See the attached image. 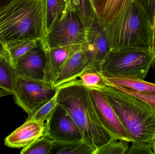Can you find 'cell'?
Here are the masks:
<instances>
[{
  "mask_svg": "<svg viewBox=\"0 0 155 154\" xmlns=\"http://www.w3.org/2000/svg\"><path fill=\"white\" fill-rule=\"evenodd\" d=\"M6 52L5 46L0 42V57L5 54Z\"/></svg>",
  "mask_w": 155,
  "mask_h": 154,
  "instance_id": "cell-31",
  "label": "cell"
},
{
  "mask_svg": "<svg viewBox=\"0 0 155 154\" xmlns=\"http://www.w3.org/2000/svg\"><path fill=\"white\" fill-rule=\"evenodd\" d=\"M69 11V0H46L47 33Z\"/></svg>",
  "mask_w": 155,
  "mask_h": 154,
  "instance_id": "cell-17",
  "label": "cell"
},
{
  "mask_svg": "<svg viewBox=\"0 0 155 154\" xmlns=\"http://www.w3.org/2000/svg\"><path fill=\"white\" fill-rule=\"evenodd\" d=\"M95 150L84 141L61 142L54 141L50 154H94Z\"/></svg>",
  "mask_w": 155,
  "mask_h": 154,
  "instance_id": "cell-19",
  "label": "cell"
},
{
  "mask_svg": "<svg viewBox=\"0 0 155 154\" xmlns=\"http://www.w3.org/2000/svg\"><path fill=\"white\" fill-rule=\"evenodd\" d=\"M89 90L94 107L105 128L115 140H124L131 142L116 113L102 90L97 88Z\"/></svg>",
  "mask_w": 155,
  "mask_h": 154,
  "instance_id": "cell-10",
  "label": "cell"
},
{
  "mask_svg": "<svg viewBox=\"0 0 155 154\" xmlns=\"http://www.w3.org/2000/svg\"><path fill=\"white\" fill-rule=\"evenodd\" d=\"M58 90L51 83L18 75L13 96L15 103L29 117L51 99Z\"/></svg>",
  "mask_w": 155,
  "mask_h": 154,
  "instance_id": "cell-6",
  "label": "cell"
},
{
  "mask_svg": "<svg viewBox=\"0 0 155 154\" xmlns=\"http://www.w3.org/2000/svg\"><path fill=\"white\" fill-rule=\"evenodd\" d=\"M12 0H0V8L8 4Z\"/></svg>",
  "mask_w": 155,
  "mask_h": 154,
  "instance_id": "cell-32",
  "label": "cell"
},
{
  "mask_svg": "<svg viewBox=\"0 0 155 154\" xmlns=\"http://www.w3.org/2000/svg\"><path fill=\"white\" fill-rule=\"evenodd\" d=\"M53 141L47 135L33 142L31 144L22 148L21 154H49L51 153Z\"/></svg>",
  "mask_w": 155,
  "mask_h": 154,
  "instance_id": "cell-22",
  "label": "cell"
},
{
  "mask_svg": "<svg viewBox=\"0 0 155 154\" xmlns=\"http://www.w3.org/2000/svg\"><path fill=\"white\" fill-rule=\"evenodd\" d=\"M129 143L124 140H113L97 148L94 154H125L129 149Z\"/></svg>",
  "mask_w": 155,
  "mask_h": 154,
  "instance_id": "cell-24",
  "label": "cell"
},
{
  "mask_svg": "<svg viewBox=\"0 0 155 154\" xmlns=\"http://www.w3.org/2000/svg\"><path fill=\"white\" fill-rule=\"evenodd\" d=\"M40 39L25 40L5 44V49L9 58L14 66L15 63L30 50Z\"/></svg>",
  "mask_w": 155,
  "mask_h": 154,
  "instance_id": "cell-21",
  "label": "cell"
},
{
  "mask_svg": "<svg viewBox=\"0 0 155 154\" xmlns=\"http://www.w3.org/2000/svg\"><path fill=\"white\" fill-rule=\"evenodd\" d=\"M86 68V59L84 42L77 51L66 61L55 79L54 86L58 88L65 83L77 79L85 72Z\"/></svg>",
  "mask_w": 155,
  "mask_h": 154,
  "instance_id": "cell-14",
  "label": "cell"
},
{
  "mask_svg": "<svg viewBox=\"0 0 155 154\" xmlns=\"http://www.w3.org/2000/svg\"><path fill=\"white\" fill-rule=\"evenodd\" d=\"M152 149H153V154H155V137L153 141V144H152Z\"/></svg>",
  "mask_w": 155,
  "mask_h": 154,
  "instance_id": "cell-33",
  "label": "cell"
},
{
  "mask_svg": "<svg viewBox=\"0 0 155 154\" xmlns=\"http://www.w3.org/2000/svg\"><path fill=\"white\" fill-rule=\"evenodd\" d=\"M97 17H99L107 0H90Z\"/></svg>",
  "mask_w": 155,
  "mask_h": 154,
  "instance_id": "cell-28",
  "label": "cell"
},
{
  "mask_svg": "<svg viewBox=\"0 0 155 154\" xmlns=\"http://www.w3.org/2000/svg\"><path fill=\"white\" fill-rule=\"evenodd\" d=\"M111 51L152 50L153 25L143 7L133 1L111 22L104 24Z\"/></svg>",
  "mask_w": 155,
  "mask_h": 154,
  "instance_id": "cell-4",
  "label": "cell"
},
{
  "mask_svg": "<svg viewBox=\"0 0 155 154\" xmlns=\"http://www.w3.org/2000/svg\"><path fill=\"white\" fill-rule=\"evenodd\" d=\"M45 125V134L53 141L61 142L84 141L82 133L71 117L58 104L46 120Z\"/></svg>",
  "mask_w": 155,
  "mask_h": 154,
  "instance_id": "cell-9",
  "label": "cell"
},
{
  "mask_svg": "<svg viewBox=\"0 0 155 154\" xmlns=\"http://www.w3.org/2000/svg\"><path fill=\"white\" fill-rule=\"evenodd\" d=\"M102 90L118 116L132 145L126 154H153L155 109L143 100L111 86Z\"/></svg>",
  "mask_w": 155,
  "mask_h": 154,
  "instance_id": "cell-1",
  "label": "cell"
},
{
  "mask_svg": "<svg viewBox=\"0 0 155 154\" xmlns=\"http://www.w3.org/2000/svg\"><path fill=\"white\" fill-rule=\"evenodd\" d=\"M153 36L152 50L155 55V10L153 24Z\"/></svg>",
  "mask_w": 155,
  "mask_h": 154,
  "instance_id": "cell-29",
  "label": "cell"
},
{
  "mask_svg": "<svg viewBox=\"0 0 155 154\" xmlns=\"http://www.w3.org/2000/svg\"><path fill=\"white\" fill-rule=\"evenodd\" d=\"M13 93L0 87V98L9 95H13Z\"/></svg>",
  "mask_w": 155,
  "mask_h": 154,
  "instance_id": "cell-30",
  "label": "cell"
},
{
  "mask_svg": "<svg viewBox=\"0 0 155 154\" xmlns=\"http://www.w3.org/2000/svg\"><path fill=\"white\" fill-rule=\"evenodd\" d=\"M133 1L134 0H107L98 17L101 23L105 24L111 22Z\"/></svg>",
  "mask_w": 155,
  "mask_h": 154,
  "instance_id": "cell-20",
  "label": "cell"
},
{
  "mask_svg": "<svg viewBox=\"0 0 155 154\" xmlns=\"http://www.w3.org/2000/svg\"><path fill=\"white\" fill-rule=\"evenodd\" d=\"M145 10L153 25L155 10V0H134Z\"/></svg>",
  "mask_w": 155,
  "mask_h": 154,
  "instance_id": "cell-27",
  "label": "cell"
},
{
  "mask_svg": "<svg viewBox=\"0 0 155 154\" xmlns=\"http://www.w3.org/2000/svg\"><path fill=\"white\" fill-rule=\"evenodd\" d=\"M57 103L69 113L82 133L84 142L95 152L115 140L98 118L89 89L82 86L79 79L58 87Z\"/></svg>",
  "mask_w": 155,
  "mask_h": 154,
  "instance_id": "cell-2",
  "label": "cell"
},
{
  "mask_svg": "<svg viewBox=\"0 0 155 154\" xmlns=\"http://www.w3.org/2000/svg\"><path fill=\"white\" fill-rule=\"evenodd\" d=\"M152 68H153V69L155 71V58L154 61L153 63V65H152Z\"/></svg>",
  "mask_w": 155,
  "mask_h": 154,
  "instance_id": "cell-34",
  "label": "cell"
},
{
  "mask_svg": "<svg viewBox=\"0 0 155 154\" xmlns=\"http://www.w3.org/2000/svg\"><path fill=\"white\" fill-rule=\"evenodd\" d=\"M80 45L81 44L65 45L46 50L47 61L44 80L53 85L66 61L77 51Z\"/></svg>",
  "mask_w": 155,
  "mask_h": 154,
  "instance_id": "cell-13",
  "label": "cell"
},
{
  "mask_svg": "<svg viewBox=\"0 0 155 154\" xmlns=\"http://www.w3.org/2000/svg\"><path fill=\"white\" fill-rule=\"evenodd\" d=\"M80 83L85 87L90 89H99L105 85L100 72L87 71L79 77Z\"/></svg>",
  "mask_w": 155,
  "mask_h": 154,
  "instance_id": "cell-25",
  "label": "cell"
},
{
  "mask_svg": "<svg viewBox=\"0 0 155 154\" xmlns=\"http://www.w3.org/2000/svg\"><path fill=\"white\" fill-rule=\"evenodd\" d=\"M17 75V71L6 51L5 54L0 57V87L14 94Z\"/></svg>",
  "mask_w": 155,
  "mask_h": 154,
  "instance_id": "cell-16",
  "label": "cell"
},
{
  "mask_svg": "<svg viewBox=\"0 0 155 154\" xmlns=\"http://www.w3.org/2000/svg\"><path fill=\"white\" fill-rule=\"evenodd\" d=\"M85 49V71L101 72L103 63L108 58L111 49L104 24L97 16L93 24L87 30L84 41Z\"/></svg>",
  "mask_w": 155,
  "mask_h": 154,
  "instance_id": "cell-8",
  "label": "cell"
},
{
  "mask_svg": "<svg viewBox=\"0 0 155 154\" xmlns=\"http://www.w3.org/2000/svg\"><path fill=\"white\" fill-rule=\"evenodd\" d=\"M155 58L154 53L149 50L112 51L102 65L101 73L104 76L144 80Z\"/></svg>",
  "mask_w": 155,
  "mask_h": 154,
  "instance_id": "cell-5",
  "label": "cell"
},
{
  "mask_svg": "<svg viewBox=\"0 0 155 154\" xmlns=\"http://www.w3.org/2000/svg\"><path fill=\"white\" fill-rule=\"evenodd\" d=\"M47 34L46 0H12L0 8V42L43 39Z\"/></svg>",
  "mask_w": 155,
  "mask_h": 154,
  "instance_id": "cell-3",
  "label": "cell"
},
{
  "mask_svg": "<svg viewBox=\"0 0 155 154\" xmlns=\"http://www.w3.org/2000/svg\"><path fill=\"white\" fill-rule=\"evenodd\" d=\"M69 9L76 13L87 29L91 27L97 16L90 0H69Z\"/></svg>",
  "mask_w": 155,
  "mask_h": 154,
  "instance_id": "cell-18",
  "label": "cell"
},
{
  "mask_svg": "<svg viewBox=\"0 0 155 154\" xmlns=\"http://www.w3.org/2000/svg\"><path fill=\"white\" fill-rule=\"evenodd\" d=\"M47 56L42 39L21 57L14 64L18 75L36 80H44Z\"/></svg>",
  "mask_w": 155,
  "mask_h": 154,
  "instance_id": "cell-11",
  "label": "cell"
},
{
  "mask_svg": "<svg viewBox=\"0 0 155 154\" xmlns=\"http://www.w3.org/2000/svg\"><path fill=\"white\" fill-rule=\"evenodd\" d=\"M87 30L76 13L70 10L61 20L53 25L42 39L45 49L81 44L85 39Z\"/></svg>",
  "mask_w": 155,
  "mask_h": 154,
  "instance_id": "cell-7",
  "label": "cell"
},
{
  "mask_svg": "<svg viewBox=\"0 0 155 154\" xmlns=\"http://www.w3.org/2000/svg\"><path fill=\"white\" fill-rule=\"evenodd\" d=\"M121 91L130 94L149 104L155 109V93H145L121 86L113 87Z\"/></svg>",
  "mask_w": 155,
  "mask_h": 154,
  "instance_id": "cell-26",
  "label": "cell"
},
{
  "mask_svg": "<svg viewBox=\"0 0 155 154\" xmlns=\"http://www.w3.org/2000/svg\"><path fill=\"white\" fill-rule=\"evenodd\" d=\"M58 90L56 94L51 99L43 105L32 115L28 117L27 119L45 123L58 104Z\"/></svg>",
  "mask_w": 155,
  "mask_h": 154,
  "instance_id": "cell-23",
  "label": "cell"
},
{
  "mask_svg": "<svg viewBox=\"0 0 155 154\" xmlns=\"http://www.w3.org/2000/svg\"><path fill=\"white\" fill-rule=\"evenodd\" d=\"M102 76L104 84L107 86L123 87L141 93H155V84L147 82L144 80L133 79L115 76H106L102 74Z\"/></svg>",
  "mask_w": 155,
  "mask_h": 154,
  "instance_id": "cell-15",
  "label": "cell"
},
{
  "mask_svg": "<svg viewBox=\"0 0 155 154\" xmlns=\"http://www.w3.org/2000/svg\"><path fill=\"white\" fill-rule=\"evenodd\" d=\"M44 123L26 119L23 124L5 137V144L12 148H24L45 134Z\"/></svg>",
  "mask_w": 155,
  "mask_h": 154,
  "instance_id": "cell-12",
  "label": "cell"
}]
</instances>
